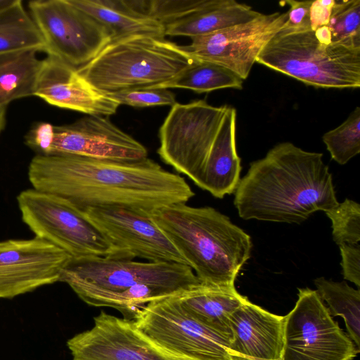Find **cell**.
Instances as JSON below:
<instances>
[{
	"instance_id": "cell-1",
	"label": "cell",
	"mask_w": 360,
	"mask_h": 360,
	"mask_svg": "<svg viewBox=\"0 0 360 360\" xmlns=\"http://www.w3.org/2000/svg\"><path fill=\"white\" fill-rule=\"evenodd\" d=\"M28 178L33 188L59 196L81 211L122 207L152 215L195 195L184 177L148 157L122 162L37 154L30 162Z\"/></svg>"
},
{
	"instance_id": "cell-2",
	"label": "cell",
	"mask_w": 360,
	"mask_h": 360,
	"mask_svg": "<svg viewBox=\"0 0 360 360\" xmlns=\"http://www.w3.org/2000/svg\"><path fill=\"white\" fill-rule=\"evenodd\" d=\"M240 218L300 224L339 202L323 154L280 143L252 162L234 192Z\"/></svg>"
},
{
	"instance_id": "cell-3",
	"label": "cell",
	"mask_w": 360,
	"mask_h": 360,
	"mask_svg": "<svg viewBox=\"0 0 360 360\" xmlns=\"http://www.w3.org/2000/svg\"><path fill=\"white\" fill-rule=\"evenodd\" d=\"M202 283L233 288L250 257V236L211 207L172 205L151 215Z\"/></svg>"
},
{
	"instance_id": "cell-4",
	"label": "cell",
	"mask_w": 360,
	"mask_h": 360,
	"mask_svg": "<svg viewBox=\"0 0 360 360\" xmlns=\"http://www.w3.org/2000/svg\"><path fill=\"white\" fill-rule=\"evenodd\" d=\"M193 61L181 45L135 34L112 39L90 62L77 69L105 93L161 84Z\"/></svg>"
},
{
	"instance_id": "cell-5",
	"label": "cell",
	"mask_w": 360,
	"mask_h": 360,
	"mask_svg": "<svg viewBox=\"0 0 360 360\" xmlns=\"http://www.w3.org/2000/svg\"><path fill=\"white\" fill-rule=\"evenodd\" d=\"M256 62L321 88L360 86V47L321 43L314 31L282 28L262 49Z\"/></svg>"
},
{
	"instance_id": "cell-6",
	"label": "cell",
	"mask_w": 360,
	"mask_h": 360,
	"mask_svg": "<svg viewBox=\"0 0 360 360\" xmlns=\"http://www.w3.org/2000/svg\"><path fill=\"white\" fill-rule=\"evenodd\" d=\"M22 219L36 237L72 259L117 257V251L84 212L53 194L30 188L17 197Z\"/></svg>"
},
{
	"instance_id": "cell-7",
	"label": "cell",
	"mask_w": 360,
	"mask_h": 360,
	"mask_svg": "<svg viewBox=\"0 0 360 360\" xmlns=\"http://www.w3.org/2000/svg\"><path fill=\"white\" fill-rule=\"evenodd\" d=\"M59 282L68 284L81 299L91 294L122 291L139 283L176 292L200 281L189 266L183 264L91 257L71 259Z\"/></svg>"
},
{
	"instance_id": "cell-8",
	"label": "cell",
	"mask_w": 360,
	"mask_h": 360,
	"mask_svg": "<svg viewBox=\"0 0 360 360\" xmlns=\"http://www.w3.org/2000/svg\"><path fill=\"white\" fill-rule=\"evenodd\" d=\"M226 106H213L204 100L176 103L160 128V158L197 186Z\"/></svg>"
},
{
	"instance_id": "cell-9",
	"label": "cell",
	"mask_w": 360,
	"mask_h": 360,
	"mask_svg": "<svg viewBox=\"0 0 360 360\" xmlns=\"http://www.w3.org/2000/svg\"><path fill=\"white\" fill-rule=\"evenodd\" d=\"M284 316L281 360H353L360 349L335 321L316 290L299 288Z\"/></svg>"
},
{
	"instance_id": "cell-10",
	"label": "cell",
	"mask_w": 360,
	"mask_h": 360,
	"mask_svg": "<svg viewBox=\"0 0 360 360\" xmlns=\"http://www.w3.org/2000/svg\"><path fill=\"white\" fill-rule=\"evenodd\" d=\"M44 39L46 54L79 68L112 39L110 31L69 0H36L28 4Z\"/></svg>"
},
{
	"instance_id": "cell-11",
	"label": "cell",
	"mask_w": 360,
	"mask_h": 360,
	"mask_svg": "<svg viewBox=\"0 0 360 360\" xmlns=\"http://www.w3.org/2000/svg\"><path fill=\"white\" fill-rule=\"evenodd\" d=\"M133 321L142 332L176 353L197 360H234L229 353L231 337L191 316L174 293L149 302Z\"/></svg>"
},
{
	"instance_id": "cell-12",
	"label": "cell",
	"mask_w": 360,
	"mask_h": 360,
	"mask_svg": "<svg viewBox=\"0 0 360 360\" xmlns=\"http://www.w3.org/2000/svg\"><path fill=\"white\" fill-rule=\"evenodd\" d=\"M287 19L288 12L261 13L250 21L191 37L189 44L181 46L192 59L220 65L244 80L262 49Z\"/></svg>"
},
{
	"instance_id": "cell-13",
	"label": "cell",
	"mask_w": 360,
	"mask_h": 360,
	"mask_svg": "<svg viewBox=\"0 0 360 360\" xmlns=\"http://www.w3.org/2000/svg\"><path fill=\"white\" fill-rule=\"evenodd\" d=\"M72 360H197L173 352L142 332L133 320L101 311L91 328L67 341Z\"/></svg>"
},
{
	"instance_id": "cell-14",
	"label": "cell",
	"mask_w": 360,
	"mask_h": 360,
	"mask_svg": "<svg viewBox=\"0 0 360 360\" xmlns=\"http://www.w3.org/2000/svg\"><path fill=\"white\" fill-rule=\"evenodd\" d=\"M82 212L111 243L117 257L188 265L151 215L122 207L89 208Z\"/></svg>"
},
{
	"instance_id": "cell-15",
	"label": "cell",
	"mask_w": 360,
	"mask_h": 360,
	"mask_svg": "<svg viewBox=\"0 0 360 360\" xmlns=\"http://www.w3.org/2000/svg\"><path fill=\"white\" fill-rule=\"evenodd\" d=\"M72 257L34 237L0 241V299H13L60 281Z\"/></svg>"
},
{
	"instance_id": "cell-16",
	"label": "cell",
	"mask_w": 360,
	"mask_h": 360,
	"mask_svg": "<svg viewBox=\"0 0 360 360\" xmlns=\"http://www.w3.org/2000/svg\"><path fill=\"white\" fill-rule=\"evenodd\" d=\"M55 154L122 162L148 158L143 144L100 115H87L71 124L53 126L47 155Z\"/></svg>"
},
{
	"instance_id": "cell-17",
	"label": "cell",
	"mask_w": 360,
	"mask_h": 360,
	"mask_svg": "<svg viewBox=\"0 0 360 360\" xmlns=\"http://www.w3.org/2000/svg\"><path fill=\"white\" fill-rule=\"evenodd\" d=\"M34 96L88 115L110 116L120 105L80 75L77 68L49 54L41 59Z\"/></svg>"
},
{
	"instance_id": "cell-18",
	"label": "cell",
	"mask_w": 360,
	"mask_h": 360,
	"mask_svg": "<svg viewBox=\"0 0 360 360\" xmlns=\"http://www.w3.org/2000/svg\"><path fill=\"white\" fill-rule=\"evenodd\" d=\"M229 353L234 360H281L284 316L271 313L248 298L229 317Z\"/></svg>"
},
{
	"instance_id": "cell-19",
	"label": "cell",
	"mask_w": 360,
	"mask_h": 360,
	"mask_svg": "<svg viewBox=\"0 0 360 360\" xmlns=\"http://www.w3.org/2000/svg\"><path fill=\"white\" fill-rule=\"evenodd\" d=\"M236 132V110L227 105L198 186L217 198L234 193L240 179Z\"/></svg>"
},
{
	"instance_id": "cell-20",
	"label": "cell",
	"mask_w": 360,
	"mask_h": 360,
	"mask_svg": "<svg viewBox=\"0 0 360 360\" xmlns=\"http://www.w3.org/2000/svg\"><path fill=\"white\" fill-rule=\"evenodd\" d=\"M181 307L206 326L231 337V314L248 298L235 287H221L202 282L174 293Z\"/></svg>"
},
{
	"instance_id": "cell-21",
	"label": "cell",
	"mask_w": 360,
	"mask_h": 360,
	"mask_svg": "<svg viewBox=\"0 0 360 360\" xmlns=\"http://www.w3.org/2000/svg\"><path fill=\"white\" fill-rule=\"evenodd\" d=\"M260 14L234 0H205L190 15L165 25V36L191 38L250 21Z\"/></svg>"
},
{
	"instance_id": "cell-22",
	"label": "cell",
	"mask_w": 360,
	"mask_h": 360,
	"mask_svg": "<svg viewBox=\"0 0 360 360\" xmlns=\"http://www.w3.org/2000/svg\"><path fill=\"white\" fill-rule=\"evenodd\" d=\"M69 1L105 26L112 39L135 34L165 37L164 25L135 12L125 0Z\"/></svg>"
},
{
	"instance_id": "cell-23",
	"label": "cell",
	"mask_w": 360,
	"mask_h": 360,
	"mask_svg": "<svg viewBox=\"0 0 360 360\" xmlns=\"http://www.w3.org/2000/svg\"><path fill=\"white\" fill-rule=\"evenodd\" d=\"M41 51L27 49L0 55V107L34 96L41 65Z\"/></svg>"
},
{
	"instance_id": "cell-24",
	"label": "cell",
	"mask_w": 360,
	"mask_h": 360,
	"mask_svg": "<svg viewBox=\"0 0 360 360\" xmlns=\"http://www.w3.org/2000/svg\"><path fill=\"white\" fill-rule=\"evenodd\" d=\"M243 80L229 69L214 63L193 59L173 78L149 89H184L197 93L221 89H241Z\"/></svg>"
},
{
	"instance_id": "cell-25",
	"label": "cell",
	"mask_w": 360,
	"mask_h": 360,
	"mask_svg": "<svg viewBox=\"0 0 360 360\" xmlns=\"http://www.w3.org/2000/svg\"><path fill=\"white\" fill-rule=\"evenodd\" d=\"M44 48L41 33L21 1L0 9V55L27 49L44 51Z\"/></svg>"
},
{
	"instance_id": "cell-26",
	"label": "cell",
	"mask_w": 360,
	"mask_h": 360,
	"mask_svg": "<svg viewBox=\"0 0 360 360\" xmlns=\"http://www.w3.org/2000/svg\"><path fill=\"white\" fill-rule=\"evenodd\" d=\"M316 291L327 303L333 316H341L349 337L360 349V291L345 281L335 282L319 277L314 281Z\"/></svg>"
},
{
	"instance_id": "cell-27",
	"label": "cell",
	"mask_w": 360,
	"mask_h": 360,
	"mask_svg": "<svg viewBox=\"0 0 360 360\" xmlns=\"http://www.w3.org/2000/svg\"><path fill=\"white\" fill-rule=\"evenodd\" d=\"M174 293L165 288L139 283L119 292L88 295L81 300L91 306L114 308L121 312L124 319L134 320L147 304Z\"/></svg>"
},
{
	"instance_id": "cell-28",
	"label": "cell",
	"mask_w": 360,
	"mask_h": 360,
	"mask_svg": "<svg viewBox=\"0 0 360 360\" xmlns=\"http://www.w3.org/2000/svg\"><path fill=\"white\" fill-rule=\"evenodd\" d=\"M333 160L345 165L360 153V108L356 107L347 120L322 137Z\"/></svg>"
},
{
	"instance_id": "cell-29",
	"label": "cell",
	"mask_w": 360,
	"mask_h": 360,
	"mask_svg": "<svg viewBox=\"0 0 360 360\" xmlns=\"http://www.w3.org/2000/svg\"><path fill=\"white\" fill-rule=\"evenodd\" d=\"M327 26L332 42L360 47V0L335 1Z\"/></svg>"
},
{
	"instance_id": "cell-30",
	"label": "cell",
	"mask_w": 360,
	"mask_h": 360,
	"mask_svg": "<svg viewBox=\"0 0 360 360\" xmlns=\"http://www.w3.org/2000/svg\"><path fill=\"white\" fill-rule=\"evenodd\" d=\"M135 12L165 25L190 15L205 0H125Z\"/></svg>"
},
{
	"instance_id": "cell-31",
	"label": "cell",
	"mask_w": 360,
	"mask_h": 360,
	"mask_svg": "<svg viewBox=\"0 0 360 360\" xmlns=\"http://www.w3.org/2000/svg\"><path fill=\"white\" fill-rule=\"evenodd\" d=\"M326 214L332 222V235L335 243L355 245L360 241V205L350 199L328 211Z\"/></svg>"
},
{
	"instance_id": "cell-32",
	"label": "cell",
	"mask_w": 360,
	"mask_h": 360,
	"mask_svg": "<svg viewBox=\"0 0 360 360\" xmlns=\"http://www.w3.org/2000/svg\"><path fill=\"white\" fill-rule=\"evenodd\" d=\"M120 105L137 108L174 105L175 94L167 89L139 88L107 93Z\"/></svg>"
},
{
	"instance_id": "cell-33",
	"label": "cell",
	"mask_w": 360,
	"mask_h": 360,
	"mask_svg": "<svg viewBox=\"0 0 360 360\" xmlns=\"http://www.w3.org/2000/svg\"><path fill=\"white\" fill-rule=\"evenodd\" d=\"M344 278L360 286V245L342 244L340 246Z\"/></svg>"
},
{
	"instance_id": "cell-34",
	"label": "cell",
	"mask_w": 360,
	"mask_h": 360,
	"mask_svg": "<svg viewBox=\"0 0 360 360\" xmlns=\"http://www.w3.org/2000/svg\"><path fill=\"white\" fill-rule=\"evenodd\" d=\"M311 3L312 1H299L295 0L280 2L281 5L286 4L290 6V9L287 11V21L283 27L290 30H310L309 13Z\"/></svg>"
},
{
	"instance_id": "cell-35",
	"label": "cell",
	"mask_w": 360,
	"mask_h": 360,
	"mask_svg": "<svg viewBox=\"0 0 360 360\" xmlns=\"http://www.w3.org/2000/svg\"><path fill=\"white\" fill-rule=\"evenodd\" d=\"M53 126L40 122L34 125L25 137L26 145L39 155H47L53 136Z\"/></svg>"
},
{
	"instance_id": "cell-36",
	"label": "cell",
	"mask_w": 360,
	"mask_h": 360,
	"mask_svg": "<svg viewBox=\"0 0 360 360\" xmlns=\"http://www.w3.org/2000/svg\"><path fill=\"white\" fill-rule=\"evenodd\" d=\"M335 0L312 1L310 13V27L314 31L317 28L328 25Z\"/></svg>"
},
{
	"instance_id": "cell-37",
	"label": "cell",
	"mask_w": 360,
	"mask_h": 360,
	"mask_svg": "<svg viewBox=\"0 0 360 360\" xmlns=\"http://www.w3.org/2000/svg\"><path fill=\"white\" fill-rule=\"evenodd\" d=\"M315 37L322 44H330L332 43V36L327 25L320 27L314 30Z\"/></svg>"
},
{
	"instance_id": "cell-38",
	"label": "cell",
	"mask_w": 360,
	"mask_h": 360,
	"mask_svg": "<svg viewBox=\"0 0 360 360\" xmlns=\"http://www.w3.org/2000/svg\"><path fill=\"white\" fill-rule=\"evenodd\" d=\"M6 124V108L0 107V134L5 127Z\"/></svg>"
},
{
	"instance_id": "cell-39",
	"label": "cell",
	"mask_w": 360,
	"mask_h": 360,
	"mask_svg": "<svg viewBox=\"0 0 360 360\" xmlns=\"http://www.w3.org/2000/svg\"><path fill=\"white\" fill-rule=\"evenodd\" d=\"M237 359H242V360H264V359H252V358H243V359L238 358Z\"/></svg>"
}]
</instances>
